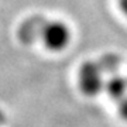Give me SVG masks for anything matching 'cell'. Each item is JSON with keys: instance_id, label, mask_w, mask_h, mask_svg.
<instances>
[{"instance_id": "obj_1", "label": "cell", "mask_w": 127, "mask_h": 127, "mask_svg": "<svg viewBox=\"0 0 127 127\" xmlns=\"http://www.w3.org/2000/svg\"><path fill=\"white\" fill-rule=\"evenodd\" d=\"M41 35L50 50H62L69 41V30L65 24L55 21L47 24L42 28Z\"/></svg>"}, {"instance_id": "obj_2", "label": "cell", "mask_w": 127, "mask_h": 127, "mask_svg": "<svg viewBox=\"0 0 127 127\" xmlns=\"http://www.w3.org/2000/svg\"><path fill=\"white\" fill-rule=\"evenodd\" d=\"M100 69L96 65L88 64L83 66L81 72V86L85 93L93 95L99 92L100 85H102V78H100Z\"/></svg>"}, {"instance_id": "obj_3", "label": "cell", "mask_w": 127, "mask_h": 127, "mask_svg": "<svg viewBox=\"0 0 127 127\" xmlns=\"http://www.w3.org/2000/svg\"><path fill=\"white\" fill-rule=\"evenodd\" d=\"M124 89H126V83L123 79H119V78H114L113 81L109 83V93L114 97H119L124 93Z\"/></svg>"}, {"instance_id": "obj_4", "label": "cell", "mask_w": 127, "mask_h": 127, "mask_svg": "<svg viewBox=\"0 0 127 127\" xmlns=\"http://www.w3.org/2000/svg\"><path fill=\"white\" fill-rule=\"evenodd\" d=\"M120 114H122L123 117L127 120V99L123 100L122 104H120Z\"/></svg>"}, {"instance_id": "obj_5", "label": "cell", "mask_w": 127, "mask_h": 127, "mask_svg": "<svg viewBox=\"0 0 127 127\" xmlns=\"http://www.w3.org/2000/svg\"><path fill=\"white\" fill-rule=\"evenodd\" d=\"M120 7H122V10L127 14V0H120Z\"/></svg>"}, {"instance_id": "obj_6", "label": "cell", "mask_w": 127, "mask_h": 127, "mask_svg": "<svg viewBox=\"0 0 127 127\" xmlns=\"http://www.w3.org/2000/svg\"><path fill=\"white\" fill-rule=\"evenodd\" d=\"M3 122H4V114H3V112L0 110V126L3 124Z\"/></svg>"}]
</instances>
